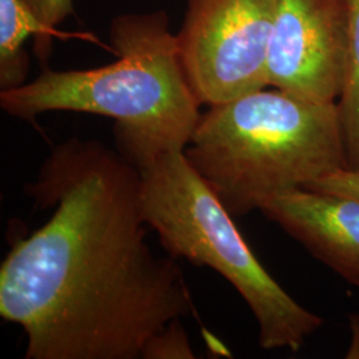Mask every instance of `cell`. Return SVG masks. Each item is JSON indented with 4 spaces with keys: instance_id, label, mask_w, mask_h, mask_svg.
Segmentation results:
<instances>
[{
    "instance_id": "cell-11",
    "label": "cell",
    "mask_w": 359,
    "mask_h": 359,
    "mask_svg": "<svg viewBox=\"0 0 359 359\" xmlns=\"http://www.w3.org/2000/svg\"><path fill=\"white\" fill-rule=\"evenodd\" d=\"M306 189L359 198V170L342 168L311 184Z\"/></svg>"
},
{
    "instance_id": "cell-1",
    "label": "cell",
    "mask_w": 359,
    "mask_h": 359,
    "mask_svg": "<svg viewBox=\"0 0 359 359\" xmlns=\"http://www.w3.org/2000/svg\"><path fill=\"white\" fill-rule=\"evenodd\" d=\"M27 194L51 217L0 268V316L27 359L194 358L182 271L147 243L139 169L97 140L52 149Z\"/></svg>"
},
{
    "instance_id": "cell-10",
    "label": "cell",
    "mask_w": 359,
    "mask_h": 359,
    "mask_svg": "<svg viewBox=\"0 0 359 359\" xmlns=\"http://www.w3.org/2000/svg\"><path fill=\"white\" fill-rule=\"evenodd\" d=\"M48 34L59 36L56 27L74 13L72 0H23Z\"/></svg>"
},
{
    "instance_id": "cell-6",
    "label": "cell",
    "mask_w": 359,
    "mask_h": 359,
    "mask_svg": "<svg viewBox=\"0 0 359 359\" xmlns=\"http://www.w3.org/2000/svg\"><path fill=\"white\" fill-rule=\"evenodd\" d=\"M347 51L346 0H277L268 81L314 103H337Z\"/></svg>"
},
{
    "instance_id": "cell-7",
    "label": "cell",
    "mask_w": 359,
    "mask_h": 359,
    "mask_svg": "<svg viewBox=\"0 0 359 359\" xmlns=\"http://www.w3.org/2000/svg\"><path fill=\"white\" fill-rule=\"evenodd\" d=\"M258 210L359 287V198L298 188L264 200Z\"/></svg>"
},
{
    "instance_id": "cell-5",
    "label": "cell",
    "mask_w": 359,
    "mask_h": 359,
    "mask_svg": "<svg viewBox=\"0 0 359 359\" xmlns=\"http://www.w3.org/2000/svg\"><path fill=\"white\" fill-rule=\"evenodd\" d=\"M277 0H189L177 36L185 76L200 104L228 103L269 87Z\"/></svg>"
},
{
    "instance_id": "cell-3",
    "label": "cell",
    "mask_w": 359,
    "mask_h": 359,
    "mask_svg": "<svg viewBox=\"0 0 359 359\" xmlns=\"http://www.w3.org/2000/svg\"><path fill=\"white\" fill-rule=\"evenodd\" d=\"M184 154L231 216L346 168L337 103L278 88L210 105Z\"/></svg>"
},
{
    "instance_id": "cell-12",
    "label": "cell",
    "mask_w": 359,
    "mask_h": 359,
    "mask_svg": "<svg viewBox=\"0 0 359 359\" xmlns=\"http://www.w3.org/2000/svg\"><path fill=\"white\" fill-rule=\"evenodd\" d=\"M347 320L351 339L345 357L347 359H359V313H350L347 316Z\"/></svg>"
},
{
    "instance_id": "cell-9",
    "label": "cell",
    "mask_w": 359,
    "mask_h": 359,
    "mask_svg": "<svg viewBox=\"0 0 359 359\" xmlns=\"http://www.w3.org/2000/svg\"><path fill=\"white\" fill-rule=\"evenodd\" d=\"M347 51L344 86L337 102L346 168L359 170V0H346Z\"/></svg>"
},
{
    "instance_id": "cell-8",
    "label": "cell",
    "mask_w": 359,
    "mask_h": 359,
    "mask_svg": "<svg viewBox=\"0 0 359 359\" xmlns=\"http://www.w3.org/2000/svg\"><path fill=\"white\" fill-rule=\"evenodd\" d=\"M34 36V51L44 65L52 51V36L23 0H0V90L25 84L28 55L25 43Z\"/></svg>"
},
{
    "instance_id": "cell-2",
    "label": "cell",
    "mask_w": 359,
    "mask_h": 359,
    "mask_svg": "<svg viewBox=\"0 0 359 359\" xmlns=\"http://www.w3.org/2000/svg\"><path fill=\"white\" fill-rule=\"evenodd\" d=\"M109 38L115 63L81 71L44 67L35 80L0 90L1 109L26 121L52 111L111 117L123 156L185 149L203 114L167 13L120 15Z\"/></svg>"
},
{
    "instance_id": "cell-4",
    "label": "cell",
    "mask_w": 359,
    "mask_h": 359,
    "mask_svg": "<svg viewBox=\"0 0 359 359\" xmlns=\"http://www.w3.org/2000/svg\"><path fill=\"white\" fill-rule=\"evenodd\" d=\"M126 158L140 172L144 218L168 256L208 266L231 283L256 318L262 348L299 351L323 326V318L299 305L259 264L229 210L184 149Z\"/></svg>"
}]
</instances>
